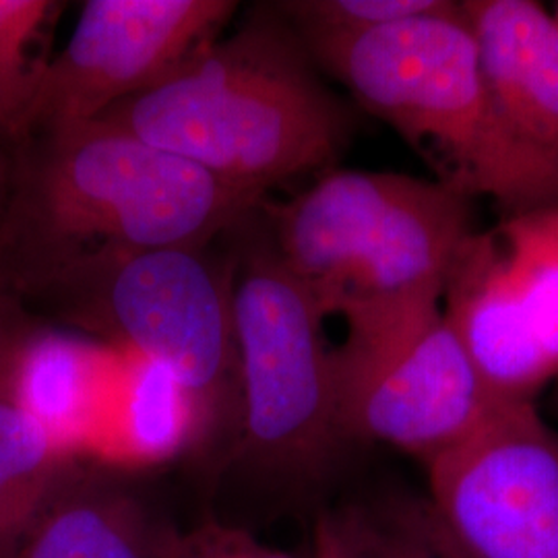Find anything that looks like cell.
I'll return each mask as SVG.
<instances>
[{
	"mask_svg": "<svg viewBox=\"0 0 558 558\" xmlns=\"http://www.w3.org/2000/svg\"><path fill=\"white\" fill-rule=\"evenodd\" d=\"M168 536L133 493L73 461L7 558H161Z\"/></svg>",
	"mask_w": 558,
	"mask_h": 558,
	"instance_id": "7c38bea8",
	"label": "cell"
},
{
	"mask_svg": "<svg viewBox=\"0 0 558 558\" xmlns=\"http://www.w3.org/2000/svg\"><path fill=\"white\" fill-rule=\"evenodd\" d=\"M48 302L170 373L205 416L236 366L230 283L199 248L131 255L64 286Z\"/></svg>",
	"mask_w": 558,
	"mask_h": 558,
	"instance_id": "52a82bcc",
	"label": "cell"
},
{
	"mask_svg": "<svg viewBox=\"0 0 558 558\" xmlns=\"http://www.w3.org/2000/svg\"><path fill=\"white\" fill-rule=\"evenodd\" d=\"M236 9L232 0L83 2L71 38L41 73L17 145L92 122L158 85L216 40Z\"/></svg>",
	"mask_w": 558,
	"mask_h": 558,
	"instance_id": "9c48e42d",
	"label": "cell"
},
{
	"mask_svg": "<svg viewBox=\"0 0 558 558\" xmlns=\"http://www.w3.org/2000/svg\"><path fill=\"white\" fill-rule=\"evenodd\" d=\"M317 558H439L424 499L350 502L317 525Z\"/></svg>",
	"mask_w": 558,
	"mask_h": 558,
	"instance_id": "e0dca14e",
	"label": "cell"
},
{
	"mask_svg": "<svg viewBox=\"0 0 558 558\" xmlns=\"http://www.w3.org/2000/svg\"><path fill=\"white\" fill-rule=\"evenodd\" d=\"M161 558H296L267 548L239 530L218 523L203 525L191 534L170 532Z\"/></svg>",
	"mask_w": 558,
	"mask_h": 558,
	"instance_id": "ffe728a7",
	"label": "cell"
},
{
	"mask_svg": "<svg viewBox=\"0 0 558 558\" xmlns=\"http://www.w3.org/2000/svg\"><path fill=\"white\" fill-rule=\"evenodd\" d=\"M343 435L433 459L468 439L502 403L480 379L458 331L428 300L377 338L333 350Z\"/></svg>",
	"mask_w": 558,
	"mask_h": 558,
	"instance_id": "8992f818",
	"label": "cell"
},
{
	"mask_svg": "<svg viewBox=\"0 0 558 558\" xmlns=\"http://www.w3.org/2000/svg\"><path fill=\"white\" fill-rule=\"evenodd\" d=\"M230 296L248 458L281 478H325L350 440L323 315L271 242L248 251Z\"/></svg>",
	"mask_w": 558,
	"mask_h": 558,
	"instance_id": "5b68a950",
	"label": "cell"
},
{
	"mask_svg": "<svg viewBox=\"0 0 558 558\" xmlns=\"http://www.w3.org/2000/svg\"><path fill=\"white\" fill-rule=\"evenodd\" d=\"M447 4L449 0H292L276 2L274 9L308 46L422 17Z\"/></svg>",
	"mask_w": 558,
	"mask_h": 558,
	"instance_id": "d6986e66",
	"label": "cell"
},
{
	"mask_svg": "<svg viewBox=\"0 0 558 558\" xmlns=\"http://www.w3.org/2000/svg\"><path fill=\"white\" fill-rule=\"evenodd\" d=\"M32 323L25 320L23 304L17 294L0 278V380L17 343Z\"/></svg>",
	"mask_w": 558,
	"mask_h": 558,
	"instance_id": "44dd1931",
	"label": "cell"
},
{
	"mask_svg": "<svg viewBox=\"0 0 558 558\" xmlns=\"http://www.w3.org/2000/svg\"><path fill=\"white\" fill-rule=\"evenodd\" d=\"M52 0H0V143L15 147L36 98L48 32L62 11Z\"/></svg>",
	"mask_w": 558,
	"mask_h": 558,
	"instance_id": "ac0fdd59",
	"label": "cell"
},
{
	"mask_svg": "<svg viewBox=\"0 0 558 558\" xmlns=\"http://www.w3.org/2000/svg\"><path fill=\"white\" fill-rule=\"evenodd\" d=\"M424 509H426V525H428V532H430V538L435 544V550H437V557L439 558H474L470 557L461 546H459L456 539L451 538L442 525L439 523V519L435 518V513L430 511L428 502L424 499Z\"/></svg>",
	"mask_w": 558,
	"mask_h": 558,
	"instance_id": "7402d4cb",
	"label": "cell"
},
{
	"mask_svg": "<svg viewBox=\"0 0 558 558\" xmlns=\"http://www.w3.org/2000/svg\"><path fill=\"white\" fill-rule=\"evenodd\" d=\"M428 507L474 558H558V435L534 403H499L428 465Z\"/></svg>",
	"mask_w": 558,
	"mask_h": 558,
	"instance_id": "ba28073f",
	"label": "cell"
},
{
	"mask_svg": "<svg viewBox=\"0 0 558 558\" xmlns=\"http://www.w3.org/2000/svg\"><path fill=\"white\" fill-rule=\"evenodd\" d=\"M259 201L100 120L23 141L0 216V278L17 299L137 253L199 248Z\"/></svg>",
	"mask_w": 558,
	"mask_h": 558,
	"instance_id": "6da1fadb",
	"label": "cell"
},
{
	"mask_svg": "<svg viewBox=\"0 0 558 558\" xmlns=\"http://www.w3.org/2000/svg\"><path fill=\"white\" fill-rule=\"evenodd\" d=\"M201 418L197 399L170 373L137 359L112 383L89 447L120 461H160L179 453Z\"/></svg>",
	"mask_w": 558,
	"mask_h": 558,
	"instance_id": "5bb4252c",
	"label": "cell"
},
{
	"mask_svg": "<svg viewBox=\"0 0 558 558\" xmlns=\"http://www.w3.org/2000/svg\"><path fill=\"white\" fill-rule=\"evenodd\" d=\"M555 15H557V20H558V4H557V11H555Z\"/></svg>",
	"mask_w": 558,
	"mask_h": 558,
	"instance_id": "cb8c5ba5",
	"label": "cell"
},
{
	"mask_svg": "<svg viewBox=\"0 0 558 558\" xmlns=\"http://www.w3.org/2000/svg\"><path fill=\"white\" fill-rule=\"evenodd\" d=\"M73 461L41 424L0 393V558L9 557Z\"/></svg>",
	"mask_w": 558,
	"mask_h": 558,
	"instance_id": "9a60e30c",
	"label": "cell"
},
{
	"mask_svg": "<svg viewBox=\"0 0 558 558\" xmlns=\"http://www.w3.org/2000/svg\"><path fill=\"white\" fill-rule=\"evenodd\" d=\"M112 383L89 341L32 325L7 364L0 393L75 458L89 447Z\"/></svg>",
	"mask_w": 558,
	"mask_h": 558,
	"instance_id": "4fadbf2b",
	"label": "cell"
},
{
	"mask_svg": "<svg viewBox=\"0 0 558 558\" xmlns=\"http://www.w3.org/2000/svg\"><path fill=\"white\" fill-rule=\"evenodd\" d=\"M495 98L523 137L558 154V20L534 0H463Z\"/></svg>",
	"mask_w": 558,
	"mask_h": 558,
	"instance_id": "8fae6325",
	"label": "cell"
},
{
	"mask_svg": "<svg viewBox=\"0 0 558 558\" xmlns=\"http://www.w3.org/2000/svg\"><path fill=\"white\" fill-rule=\"evenodd\" d=\"M279 260L343 343L377 338L420 304L442 299L463 244L476 234L472 199L439 180L327 170L269 211Z\"/></svg>",
	"mask_w": 558,
	"mask_h": 558,
	"instance_id": "277c9868",
	"label": "cell"
},
{
	"mask_svg": "<svg viewBox=\"0 0 558 558\" xmlns=\"http://www.w3.org/2000/svg\"><path fill=\"white\" fill-rule=\"evenodd\" d=\"M495 232L519 306L558 377V209L509 216Z\"/></svg>",
	"mask_w": 558,
	"mask_h": 558,
	"instance_id": "2e32d148",
	"label": "cell"
},
{
	"mask_svg": "<svg viewBox=\"0 0 558 558\" xmlns=\"http://www.w3.org/2000/svg\"><path fill=\"white\" fill-rule=\"evenodd\" d=\"M442 311L493 398L534 403L557 379L507 276L497 232L463 244L442 290Z\"/></svg>",
	"mask_w": 558,
	"mask_h": 558,
	"instance_id": "30bf717a",
	"label": "cell"
},
{
	"mask_svg": "<svg viewBox=\"0 0 558 558\" xmlns=\"http://www.w3.org/2000/svg\"><path fill=\"white\" fill-rule=\"evenodd\" d=\"M315 66L286 21L255 17L96 120L260 199L286 180L331 170L350 141L352 114Z\"/></svg>",
	"mask_w": 558,
	"mask_h": 558,
	"instance_id": "7a4b0ae2",
	"label": "cell"
},
{
	"mask_svg": "<svg viewBox=\"0 0 558 558\" xmlns=\"http://www.w3.org/2000/svg\"><path fill=\"white\" fill-rule=\"evenodd\" d=\"M9 184H11V158L0 151V216L9 197Z\"/></svg>",
	"mask_w": 558,
	"mask_h": 558,
	"instance_id": "603a6c76",
	"label": "cell"
},
{
	"mask_svg": "<svg viewBox=\"0 0 558 558\" xmlns=\"http://www.w3.org/2000/svg\"><path fill=\"white\" fill-rule=\"evenodd\" d=\"M442 184L507 218L558 209V154L523 137L495 98L461 2L343 40L304 46Z\"/></svg>",
	"mask_w": 558,
	"mask_h": 558,
	"instance_id": "3957f363",
	"label": "cell"
}]
</instances>
